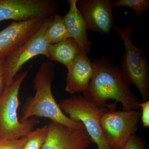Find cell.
I'll list each match as a JSON object with an SVG mask.
<instances>
[{"mask_svg": "<svg viewBox=\"0 0 149 149\" xmlns=\"http://www.w3.org/2000/svg\"><path fill=\"white\" fill-rule=\"evenodd\" d=\"M93 62L95 71L83 96L100 107L109 109L112 104L107 102L112 100L121 104L123 111L139 109L141 100L133 93L120 67L105 57L97 59Z\"/></svg>", "mask_w": 149, "mask_h": 149, "instance_id": "cell-1", "label": "cell"}, {"mask_svg": "<svg viewBox=\"0 0 149 149\" xmlns=\"http://www.w3.org/2000/svg\"><path fill=\"white\" fill-rule=\"evenodd\" d=\"M55 73V69L52 63L45 61L41 64L33 80L36 91L35 95L26 99L19 121L23 122L33 116L44 117L50 119L52 122L85 130L83 123L70 119L56 102L52 88Z\"/></svg>", "mask_w": 149, "mask_h": 149, "instance_id": "cell-2", "label": "cell"}, {"mask_svg": "<svg viewBox=\"0 0 149 149\" xmlns=\"http://www.w3.org/2000/svg\"><path fill=\"white\" fill-rule=\"evenodd\" d=\"M28 73L17 74L0 97V140H15L27 136L40 123L37 117L20 122L17 117L19 93Z\"/></svg>", "mask_w": 149, "mask_h": 149, "instance_id": "cell-3", "label": "cell"}, {"mask_svg": "<svg viewBox=\"0 0 149 149\" xmlns=\"http://www.w3.org/2000/svg\"><path fill=\"white\" fill-rule=\"evenodd\" d=\"M113 29L119 35L125 46L121 58L120 69L130 84L139 90L142 102L149 98V62L148 55L143 49L135 46L130 38L133 26L129 24L122 28L114 26Z\"/></svg>", "mask_w": 149, "mask_h": 149, "instance_id": "cell-4", "label": "cell"}, {"mask_svg": "<svg viewBox=\"0 0 149 149\" xmlns=\"http://www.w3.org/2000/svg\"><path fill=\"white\" fill-rule=\"evenodd\" d=\"M62 110L74 121L81 122L98 149H113L105 140L101 127L100 119L108 111L106 107L95 105L83 96H72L58 104Z\"/></svg>", "mask_w": 149, "mask_h": 149, "instance_id": "cell-5", "label": "cell"}, {"mask_svg": "<svg viewBox=\"0 0 149 149\" xmlns=\"http://www.w3.org/2000/svg\"><path fill=\"white\" fill-rule=\"evenodd\" d=\"M116 102L100 119L101 127L105 140L113 149H120L131 136L136 135L141 113L135 110L116 111Z\"/></svg>", "mask_w": 149, "mask_h": 149, "instance_id": "cell-6", "label": "cell"}, {"mask_svg": "<svg viewBox=\"0 0 149 149\" xmlns=\"http://www.w3.org/2000/svg\"><path fill=\"white\" fill-rule=\"evenodd\" d=\"M53 16L44 19L36 33L18 49L3 58L6 88L10 85L22 66L30 59L39 55L49 58V44L45 39V35L52 21Z\"/></svg>", "mask_w": 149, "mask_h": 149, "instance_id": "cell-7", "label": "cell"}, {"mask_svg": "<svg viewBox=\"0 0 149 149\" xmlns=\"http://www.w3.org/2000/svg\"><path fill=\"white\" fill-rule=\"evenodd\" d=\"M58 6L54 0H0V22L45 19L57 13Z\"/></svg>", "mask_w": 149, "mask_h": 149, "instance_id": "cell-8", "label": "cell"}, {"mask_svg": "<svg viewBox=\"0 0 149 149\" xmlns=\"http://www.w3.org/2000/svg\"><path fill=\"white\" fill-rule=\"evenodd\" d=\"M47 126V137L42 149H85L93 143L84 129L53 122Z\"/></svg>", "mask_w": 149, "mask_h": 149, "instance_id": "cell-9", "label": "cell"}, {"mask_svg": "<svg viewBox=\"0 0 149 149\" xmlns=\"http://www.w3.org/2000/svg\"><path fill=\"white\" fill-rule=\"evenodd\" d=\"M77 9L86 22L87 29L109 34L114 26L110 0H80Z\"/></svg>", "mask_w": 149, "mask_h": 149, "instance_id": "cell-10", "label": "cell"}, {"mask_svg": "<svg viewBox=\"0 0 149 149\" xmlns=\"http://www.w3.org/2000/svg\"><path fill=\"white\" fill-rule=\"evenodd\" d=\"M41 18L24 22L13 21L0 32V57L4 58L18 49L41 27Z\"/></svg>", "mask_w": 149, "mask_h": 149, "instance_id": "cell-11", "label": "cell"}, {"mask_svg": "<svg viewBox=\"0 0 149 149\" xmlns=\"http://www.w3.org/2000/svg\"><path fill=\"white\" fill-rule=\"evenodd\" d=\"M95 65L82 53L68 68L65 91L70 94L87 91L95 71Z\"/></svg>", "mask_w": 149, "mask_h": 149, "instance_id": "cell-12", "label": "cell"}, {"mask_svg": "<svg viewBox=\"0 0 149 149\" xmlns=\"http://www.w3.org/2000/svg\"><path fill=\"white\" fill-rule=\"evenodd\" d=\"M77 0L68 1L69 9L63 20L70 37L78 44L82 52L88 55L91 53V43L87 34V25L77 8Z\"/></svg>", "mask_w": 149, "mask_h": 149, "instance_id": "cell-13", "label": "cell"}, {"mask_svg": "<svg viewBox=\"0 0 149 149\" xmlns=\"http://www.w3.org/2000/svg\"><path fill=\"white\" fill-rule=\"evenodd\" d=\"M49 58L69 67L76 57L83 53L73 39L68 38L56 44H49Z\"/></svg>", "mask_w": 149, "mask_h": 149, "instance_id": "cell-14", "label": "cell"}, {"mask_svg": "<svg viewBox=\"0 0 149 149\" xmlns=\"http://www.w3.org/2000/svg\"><path fill=\"white\" fill-rule=\"evenodd\" d=\"M45 39L49 44H56L71 38L61 15H54L45 35Z\"/></svg>", "mask_w": 149, "mask_h": 149, "instance_id": "cell-15", "label": "cell"}, {"mask_svg": "<svg viewBox=\"0 0 149 149\" xmlns=\"http://www.w3.org/2000/svg\"><path fill=\"white\" fill-rule=\"evenodd\" d=\"M47 125L31 131L27 135L28 140L22 149H41L48 136Z\"/></svg>", "mask_w": 149, "mask_h": 149, "instance_id": "cell-16", "label": "cell"}, {"mask_svg": "<svg viewBox=\"0 0 149 149\" xmlns=\"http://www.w3.org/2000/svg\"><path fill=\"white\" fill-rule=\"evenodd\" d=\"M113 7L126 6L135 11L134 15L137 17L141 16L145 11L149 8V0H119L112 3Z\"/></svg>", "mask_w": 149, "mask_h": 149, "instance_id": "cell-17", "label": "cell"}, {"mask_svg": "<svg viewBox=\"0 0 149 149\" xmlns=\"http://www.w3.org/2000/svg\"><path fill=\"white\" fill-rule=\"evenodd\" d=\"M28 139L27 135L17 140H0V149H22Z\"/></svg>", "mask_w": 149, "mask_h": 149, "instance_id": "cell-18", "label": "cell"}, {"mask_svg": "<svg viewBox=\"0 0 149 149\" xmlns=\"http://www.w3.org/2000/svg\"><path fill=\"white\" fill-rule=\"evenodd\" d=\"M120 149H146L143 141L139 136L133 135Z\"/></svg>", "mask_w": 149, "mask_h": 149, "instance_id": "cell-19", "label": "cell"}, {"mask_svg": "<svg viewBox=\"0 0 149 149\" xmlns=\"http://www.w3.org/2000/svg\"><path fill=\"white\" fill-rule=\"evenodd\" d=\"M139 107L142 108V112L141 118L144 128H148L149 126V100L141 102Z\"/></svg>", "mask_w": 149, "mask_h": 149, "instance_id": "cell-20", "label": "cell"}, {"mask_svg": "<svg viewBox=\"0 0 149 149\" xmlns=\"http://www.w3.org/2000/svg\"><path fill=\"white\" fill-rule=\"evenodd\" d=\"M5 88L3 58L0 57V97L2 95Z\"/></svg>", "mask_w": 149, "mask_h": 149, "instance_id": "cell-21", "label": "cell"}]
</instances>
